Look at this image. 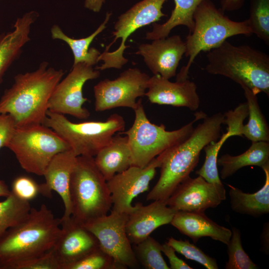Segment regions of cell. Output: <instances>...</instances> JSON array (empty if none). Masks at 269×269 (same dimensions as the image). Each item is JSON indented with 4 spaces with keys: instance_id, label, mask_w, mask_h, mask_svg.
<instances>
[{
    "instance_id": "obj_34",
    "label": "cell",
    "mask_w": 269,
    "mask_h": 269,
    "mask_svg": "<svg viewBox=\"0 0 269 269\" xmlns=\"http://www.w3.org/2000/svg\"><path fill=\"white\" fill-rule=\"evenodd\" d=\"M64 269H124L100 247Z\"/></svg>"
},
{
    "instance_id": "obj_1",
    "label": "cell",
    "mask_w": 269,
    "mask_h": 269,
    "mask_svg": "<svg viewBox=\"0 0 269 269\" xmlns=\"http://www.w3.org/2000/svg\"><path fill=\"white\" fill-rule=\"evenodd\" d=\"M224 118L221 113L206 116L185 139L157 156L160 161V176L147 194V201L165 202L178 185L190 176L204 147L220 137Z\"/></svg>"
},
{
    "instance_id": "obj_39",
    "label": "cell",
    "mask_w": 269,
    "mask_h": 269,
    "mask_svg": "<svg viewBox=\"0 0 269 269\" xmlns=\"http://www.w3.org/2000/svg\"><path fill=\"white\" fill-rule=\"evenodd\" d=\"M161 252L168 259L171 269H192L183 260L179 259L175 254V251L167 242L161 245Z\"/></svg>"
},
{
    "instance_id": "obj_19",
    "label": "cell",
    "mask_w": 269,
    "mask_h": 269,
    "mask_svg": "<svg viewBox=\"0 0 269 269\" xmlns=\"http://www.w3.org/2000/svg\"><path fill=\"white\" fill-rule=\"evenodd\" d=\"M145 96L152 104L186 107L192 111H196L200 104L197 86L188 78L171 82L153 75L149 77Z\"/></svg>"
},
{
    "instance_id": "obj_43",
    "label": "cell",
    "mask_w": 269,
    "mask_h": 269,
    "mask_svg": "<svg viewBox=\"0 0 269 269\" xmlns=\"http://www.w3.org/2000/svg\"><path fill=\"white\" fill-rule=\"evenodd\" d=\"M10 192L11 191L9 190L6 183L0 179V198L7 197L10 194Z\"/></svg>"
},
{
    "instance_id": "obj_33",
    "label": "cell",
    "mask_w": 269,
    "mask_h": 269,
    "mask_svg": "<svg viewBox=\"0 0 269 269\" xmlns=\"http://www.w3.org/2000/svg\"><path fill=\"white\" fill-rule=\"evenodd\" d=\"M232 235L227 245L228 261L226 269H257L259 267L253 262L244 251L242 245L241 232L236 227H232Z\"/></svg>"
},
{
    "instance_id": "obj_14",
    "label": "cell",
    "mask_w": 269,
    "mask_h": 269,
    "mask_svg": "<svg viewBox=\"0 0 269 269\" xmlns=\"http://www.w3.org/2000/svg\"><path fill=\"white\" fill-rule=\"evenodd\" d=\"M160 161L157 157L145 167L131 166L107 181L112 202V210L129 214L134 209L133 200L149 189Z\"/></svg>"
},
{
    "instance_id": "obj_16",
    "label": "cell",
    "mask_w": 269,
    "mask_h": 269,
    "mask_svg": "<svg viewBox=\"0 0 269 269\" xmlns=\"http://www.w3.org/2000/svg\"><path fill=\"white\" fill-rule=\"evenodd\" d=\"M186 44L178 35L153 40L139 45L136 54L141 55L153 75L170 79L176 75L180 60L186 52Z\"/></svg>"
},
{
    "instance_id": "obj_13",
    "label": "cell",
    "mask_w": 269,
    "mask_h": 269,
    "mask_svg": "<svg viewBox=\"0 0 269 269\" xmlns=\"http://www.w3.org/2000/svg\"><path fill=\"white\" fill-rule=\"evenodd\" d=\"M100 71L84 62L73 65L70 72L55 87L48 103V110L69 115L79 119H86L90 112L83 107L88 101L83 96V88L89 80L98 78Z\"/></svg>"
},
{
    "instance_id": "obj_31",
    "label": "cell",
    "mask_w": 269,
    "mask_h": 269,
    "mask_svg": "<svg viewBox=\"0 0 269 269\" xmlns=\"http://www.w3.org/2000/svg\"><path fill=\"white\" fill-rule=\"evenodd\" d=\"M139 264L146 269H169L161 254V244L150 236L133 247Z\"/></svg>"
},
{
    "instance_id": "obj_30",
    "label": "cell",
    "mask_w": 269,
    "mask_h": 269,
    "mask_svg": "<svg viewBox=\"0 0 269 269\" xmlns=\"http://www.w3.org/2000/svg\"><path fill=\"white\" fill-rule=\"evenodd\" d=\"M31 208L29 202L20 200L11 192L0 201V237L8 229L21 222Z\"/></svg>"
},
{
    "instance_id": "obj_27",
    "label": "cell",
    "mask_w": 269,
    "mask_h": 269,
    "mask_svg": "<svg viewBox=\"0 0 269 269\" xmlns=\"http://www.w3.org/2000/svg\"><path fill=\"white\" fill-rule=\"evenodd\" d=\"M111 15L112 13L107 12L104 21L93 33L86 37L80 39L71 38L65 34L59 25L54 24L51 28L52 38L62 40L69 45L74 56L73 65L84 62L93 66L99 62L101 53L94 47L89 48L90 45L95 37L106 28Z\"/></svg>"
},
{
    "instance_id": "obj_42",
    "label": "cell",
    "mask_w": 269,
    "mask_h": 269,
    "mask_svg": "<svg viewBox=\"0 0 269 269\" xmlns=\"http://www.w3.org/2000/svg\"><path fill=\"white\" fill-rule=\"evenodd\" d=\"M105 2V0H85L84 6L94 12H98Z\"/></svg>"
},
{
    "instance_id": "obj_5",
    "label": "cell",
    "mask_w": 269,
    "mask_h": 269,
    "mask_svg": "<svg viewBox=\"0 0 269 269\" xmlns=\"http://www.w3.org/2000/svg\"><path fill=\"white\" fill-rule=\"evenodd\" d=\"M194 27L186 38L187 64L182 67L176 80L188 78L189 69L201 51H209L220 45L227 38L235 35L252 34L247 19L242 21L231 20L218 9L210 0H202L193 15Z\"/></svg>"
},
{
    "instance_id": "obj_24",
    "label": "cell",
    "mask_w": 269,
    "mask_h": 269,
    "mask_svg": "<svg viewBox=\"0 0 269 269\" xmlns=\"http://www.w3.org/2000/svg\"><path fill=\"white\" fill-rule=\"evenodd\" d=\"M95 164L107 181L131 165L132 154L128 137L120 134L95 156Z\"/></svg>"
},
{
    "instance_id": "obj_10",
    "label": "cell",
    "mask_w": 269,
    "mask_h": 269,
    "mask_svg": "<svg viewBox=\"0 0 269 269\" xmlns=\"http://www.w3.org/2000/svg\"><path fill=\"white\" fill-rule=\"evenodd\" d=\"M167 0H142L122 14L114 25L113 41L106 46L101 53L98 61L103 63L95 69L104 70L110 68L121 69L128 60L124 56L128 46L129 37L138 29L156 22L166 16L162 11L164 3Z\"/></svg>"
},
{
    "instance_id": "obj_25",
    "label": "cell",
    "mask_w": 269,
    "mask_h": 269,
    "mask_svg": "<svg viewBox=\"0 0 269 269\" xmlns=\"http://www.w3.org/2000/svg\"><path fill=\"white\" fill-rule=\"evenodd\" d=\"M265 173L263 187L254 193H245L228 184L231 208L241 214L258 217L269 213V164L262 168Z\"/></svg>"
},
{
    "instance_id": "obj_6",
    "label": "cell",
    "mask_w": 269,
    "mask_h": 269,
    "mask_svg": "<svg viewBox=\"0 0 269 269\" xmlns=\"http://www.w3.org/2000/svg\"><path fill=\"white\" fill-rule=\"evenodd\" d=\"M70 199L71 216L83 224L107 215L112 207L107 181L94 157H77L71 177Z\"/></svg>"
},
{
    "instance_id": "obj_26",
    "label": "cell",
    "mask_w": 269,
    "mask_h": 269,
    "mask_svg": "<svg viewBox=\"0 0 269 269\" xmlns=\"http://www.w3.org/2000/svg\"><path fill=\"white\" fill-rule=\"evenodd\" d=\"M217 165L222 167L220 176L225 179L240 169L247 166H258L262 168L269 164V142H252L250 147L238 155L225 154L217 158Z\"/></svg>"
},
{
    "instance_id": "obj_23",
    "label": "cell",
    "mask_w": 269,
    "mask_h": 269,
    "mask_svg": "<svg viewBox=\"0 0 269 269\" xmlns=\"http://www.w3.org/2000/svg\"><path fill=\"white\" fill-rule=\"evenodd\" d=\"M38 16L34 11L26 13L16 19L12 31L0 34V85L6 71L30 40L31 26Z\"/></svg>"
},
{
    "instance_id": "obj_29",
    "label": "cell",
    "mask_w": 269,
    "mask_h": 269,
    "mask_svg": "<svg viewBox=\"0 0 269 269\" xmlns=\"http://www.w3.org/2000/svg\"><path fill=\"white\" fill-rule=\"evenodd\" d=\"M248 109L249 120L241 129L242 136L252 142H269V128L258 103L257 95L249 88L242 87Z\"/></svg>"
},
{
    "instance_id": "obj_20",
    "label": "cell",
    "mask_w": 269,
    "mask_h": 269,
    "mask_svg": "<svg viewBox=\"0 0 269 269\" xmlns=\"http://www.w3.org/2000/svg\"><path fill=\"white\" fill-rule=\"evenodd\" d=\"M134 206L128 215L126 225L127 236L134 245L145 239L157 228L170 224L177 212L160 200L147 205L137 203Z\"/></svg>"
},
{
    "instance_id": "obj_17",
    "label": "cell",
    "mask_w": 269,
    "mask_h": 269,
    "mask_svg": "<svg viewBox=\"0 0 269 269\" xmlns=\"http://www.w3.org/2000/svg\"><path fill=\"white\" fill-rule=\"evenodd\" d=\"M221 201L216 187L198 175L183 180L165 202L177 211L204 213L208 208L217 207Z\"/></svg>"
},
{
    "instance_id": "obj_9",
    "label": "cell",
    "mask_w": 269,
    "mask_h": 269,
    "mask_svg": "<svg viewBox=\"0 0 269 269\" xmlns=\"http://www.w3.org/2000/svg\"><path fill=\"white\" fill-rule=\"evenodd\" d=\"M6 147L15 154L22 168L39 176L43 175L57 154L71 149L62 137L42 124L16 128Z\"/></svg>"
},
{
    "instance_id": "obj_12",
    "label": "cell",
    "mask_w": 269,
    "mask_h": 269,
    "mask_svg": "<svg viewBox=\"0 0 269 269\" xmlns=\"http://www.w3.org/2000/svg\"><path fill=\"white\" fill-rule=\"evenodd\" d=\"M128 215L112 210L109 215L83 225L96 237L100 248L124 269H136L139 264L126 232Z\"/></svg>"
},
{
    "instance_id": "obj_40",
    "label": "cell",
    "mask_w": 269,
    "mask_h": 269,
    "mask_svg": "<svg viewBox=\"0 0 269 269\" xmlns=\"http://www.w3.org/2000/svg\"><path fill=\"white\" fill-rule=\"evenodd\" d=\"M245 0H221V9L223 11H233L240 9Z\"/></svg>"
},
{
    "instance_id": "obj_15",
    "label": "cell",
    "mask_w": 269,
    "mask_h": 269,
    "mask_svg": "<svg viewBox=\"0 0 269 269\" xmlns=\"http://www.w3.org/2000/svg\"><path fill=\"white\" fill-rule=\"evenodd\" d=\"M61 232L52 250L61 269L100 247L96 237L71 216L61 218Z\"/></svg>"
},
{
    "instance_id": "obj_22",
    "label": "cell",
    "mask_w": 269,
    "mask_h": 269,
    "mask_svg": "<svg viewBox=\"0 0 269 269\" xmlns=\"http://www.w3.org/2000/svg\"><path fill=\"white\" fill-rule=\"evenodd\" d=\"M170 224L194 243L208 237L227 245L232 235L230 229L218 224L205 213L177 211Z\"/></svg>"
},
{
    "instance_id": "obj_41",
    "label": "cell",
    "mask_w": 269,
    "mask_h": 269,
    "mask_svg": "<svg viewBox=\"0 0 269 269\" xmlns=\"http://www.w3.org/2000/svg\"><path fill=\"white\" fill-rule=\"evenodd\" d=\"M261 249L266 255L269 253V223L264 224L263 230L260 236Z\"/></svg>"
},
{
    "instance_id": "obj_32",
    "label": "cell",
    "mask_w": 269,
    "mask_h": 269,
    "mask_svg": "<svg viewBox=\"0 0 269 269\" xmlns=\"http://www.w3.org/2000/svg\"><path fill=\"white\" fill-rule=\"evenodd\" d=\"M252 34L269 45V0H251L247 19Z\"/></svg>"
},
{
    "instance_id": "obj_38",
    "label": "cell",
    "mask_w": 269,
    "mask_h": 269,
    "mask_svg": "<svg viewBox=\"0 0 269 269\" xmlns=\"http://www.w3.org/2000/svg\"><path fill=\"white\" fill-rule=\"evenodd\" d=\"M15 129L14 122L10 115L0 114V148L6 146Z\"/></svg>"
},
{
    "instance_id": "obj_4",
    "label": "cell",
    "mask_w": 269,
    "mask_h": 269,
    "mask_svg": "<svg viewBox=\"0 0 269 269\" xmlns=\"http://www.w3.org/2000/svg\"><path fill=\"white\" fill-rule=\"evenodd\" d=\"M206 71L228 78L256 95L269 96V56L248 45L227 40L208 51Z\"/></svg>"
},
{
    "instance_id": "obj_35",
    "label": "cell",
    "mask_w": 269,
    "mask_h": 269,
    "mask_svg": "<svg viewBox=\"0 0 269 269\" xmlns=\"http://www.w3.org/2000/svg\"><path fill=\"white\" fill-rule=\"evenodd\" d=\"M167 244L171 246L178 253L186 259L194 261L207 269H218V266L215 259L205 254L195 245L188 240H176L173 237L168 239Z\"/></svg>"
},
{
    "instance_id": "obj_2",
    "label": "cell",
    "mask_w": 269,
    "mask_h": 269,
    "mask_svg": "<svg viewBox=\"0 0 269 269\" xmlns=\"http://www.w3.org/2000/svg\"><path fill=\"white\" fill-rule=\"evenodd\" d=\"M41 63L32 72L17 74L0 99V114H8L16 128L43 125L51 94L64 74L61 69Z\"/></svg>"
},
{
    "instance_id": "obj_36",
    "label": "cell",
    "mask_w": 269,
    "mask_h": 269,
    "mask_svg": "<svg viewBox=\"0 0 269 269\" xmlns=\"http://www.w3.org/2000/svg\"><path fill=\"white\" fill-rule=\"evenodd\" d=\"M11 192L20 200L29 202L40 193V184L29 176H19L13 180Z\"/></svg>"
},
{
    "instance_id": "obj_28",
    "label": "cell",
    "mask_w": 269,
    "mask_h": 269,
    "mask_svg": "<svg viewBox=\"0 0 269 269\" xmlns=\"http://www.w3.org/2000/svg\"><path fill=\"white\" fill-rule=\"evenodd\" d=\"M202 0H174V8L170 17L163 23L154 22L152 29L145 34L147 40H154L167 37L175 27L183 25L187 27L189 33L194 27L193 15L198 5Z\"/></svg>"
},
{
    "instance_id": "obj_11",
    "label": "cell",
    "mask_w": 269,
    "mask_h": 269,
    "mask_svg": "<svg viewBox=\"0 0 269 269\" xmlns=\"http://www.w3.org/2000/svg\"><path fill=\"white\" fill-rule=\"evenodd\" d=\"M149 76L136 68H129L114 80L105 79L94 87L96 112L118 108L134 110L136 99L145 95Z\"/></svg>"
},
{
    "instance_id": "obj_37",
    "label": "cell",
    "mask_w": 269,
    "mask_h": 269,
    "mask_svg": "<svg viewBox=\"0 0 269 269\" xmlns=\"http://www.w3.org/2000/svg\"><path fill=\"white\" fill-rule=\"evenodd\" d=\"M16 269H61L52 249L18 265Z\"/></svg>"
},
{
    "instance_id": "obj_18",
    "label": "cell",
    "mask_w": 269,
    "mask_h": 269,
    "mask_svg": "<svg viewBox=\"0 0 269 269\" xmlns=\"http://www.w3.org/2000/svg\"><path fill=\"white\" fill-rule=\"evenodd\" d=\"M224 114V124L227 125V131L220 139L213 141L204 147L205 159L202 166L196 174L202 177L207 182L213 184L217 188L222 200L226 199V190L219 177L217 168V158L222 146L226 140L232 136H241V129L244 121L248 116L246 103L240 104L234 110Z\"/></svg>"
},
{
    "instance_id": "obj_3",
    "label": "cell",
    "mask_w": 269,
    "mask_h": 269,
    "mask_svg": "<svg viewBox=\"0 0 269 269\" xmlns=\"http://www.w3.org/2000/svg\"><path fill=\"white\" fill-rule=\"evenodd\" d=\"M61 218L46 205L31 210L0 237V269H16L24 262L52 249L61 232Z\"/></svg>"
},
{
    "instance_id": "obj_7",
    "label": "cell",
    "mask_w": 269,
    "mask_h": 269,
    "mask_svg": "<svg viewBox=\"0 0 269 269\" xmlns=\"http://www.w3.org/2000/svg\"><path fill=\"white\" fill-rule=\"evenodd\" d=\"M134 123L128 131L120 133L126 134L132 154L131 166L143 168L156 156L180 143L191 134L194 124L204 119L207 115L202 111L194 114L191 122L179 129L169 131L164 125L151 123L145 113L141 100L137 101L134 110Z\"/></svg>"
},
{
    "instance_id": "obj_21",
    "label": "cell",
    "mask_w": 269,
    "mask_h": 269,
    "mask_svg": "<svg viewBox=\"0 0 269 269\" xmlns=\"http://www.w3.org/2000/svg\"><path fill=\"white\" fill-rule=\"evenodd\" d=\"M77 157L71 149L57 154L43 174L45 182L40 184V194L43 196L50 198L52 196V191H54L61 197L64 206L62 219H67L71 216L70 184Z\"/></svg>"
},
{
    "instance_id": "obj_8",
    "label": "cell",
    "mask_w": 269,
    "mask_h": 269,
    "mask_svg": "<svg viewBox=\"0 0 269 269\" xmlns=\"http://www.w3.org/2000/svg\"><path fill=\"white\" fill-rule=\"evenodd\" d=\"M43 125L62 137L77 156H95L111 141L116 133L124 132L125 129L123 117L117 114L111 115L104 122L75 123L64 115L49 110Z\"/></svg>"
}]
</instances>
